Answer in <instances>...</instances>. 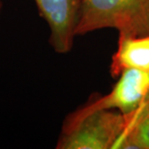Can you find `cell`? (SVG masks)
Segmentation results:
<instances>
[{
    "mask_svg": "<svg viewBox=\"0 0 149 149\" xmlns=\"http://www.w3.org/2000/svg\"><path fill=\"white\" fill-rule=\"evenodd\" d=\"M125 116V127L113 149H149V90L139 107Z\"/></svg>",
    "mask_w": 149,
    "mask_h": 149,
    "instance_id": "obj_6",
    "label": "cell"
},
{
    "mask_svg": "<svg viewBox=\"0 0 149 149\" xmlns=\"http://www.w3.org/2000/svg\"><path fill=\"white\" fill-rule=\"evenodd\" d=\"M125 69L149 72V35L118 38L117 49L111 64V74L113 77H117Z\"/></svg>",
    "mask_w": 149,
    "mask_h": 149,
    "instance_id": "obj_5",
    "label": "cell"
},
{
    "mask_svg": "<svg viewBox=\"0 0 149 149\" xmlns=\"http://www.w3.org/2000/svg\"><path fill=\"white\" fill-rule=\"evenodd\" d=\"M1 8H2V2H1V0H0V11H1Z\"/></svg>",
    "mask_w": 149,
    "mask_h": 149,
    "instance_id": "obj_7",
    "label": "cell"
},
{
    "mask_svg": "<svg viewBox=\"0 0 149 149\" xmlns=\"http://www.w3.org/2000/svg\"><path fill=\"white\" fill-rule=\"evenodd\" d=\"M149 90V72L138 69H125L109 94L91 99L76 111L89 113L102 109H118L126 115L139 108Z\"/></svg>",
    "mask_w": 149,
    "mask_h": 149,
    "instance_id": "obj_3",
    "label": "cell"
},
{
    "mask_svg": "<svg viewBox=\"0 0 149 149\" xmlns=\"http://www.w3.org/2000/svg\"><path fill=\"white\" fill-rule=\"evenodd\" d=\"M125 127V116L112 109L74 111L65 119L57 149H113Z\"/></svg>",
    "mask_w": 149,
    "mask_h": 149,
    "instance_id": "obj_2",
    "label": "cell"
},
{
    "mask_svg": "<svg viewBox=\"0 0 149 149\" xmlns=\"http://www.w3.org/2000/svg\"><path fill=\"white\" fill-rule=\"evenodd\" d=\"M50 30L49 44L57 53L71 52L79 19L80 0H34Z\"/></svg>",
    "mask_w": 149,
    "mask_h": 149,
    "instance_id": "obj_4",
    "label": "cell"
},
{
    "mask_svg": "<svg viewBox=\"0 0 149 149\" xmlns=\"http://www.w3.org/2000/svg\"><path fill=\"white\" fill-rule=\"evenodd\" d=\"M105 28L119 37L149 35V0H80L77 36Z\"/></svg>",
    "mask_w": 149,
    "mask_h": 149,
    "instance_id": "obj_1",
    "label": "cell"
}]
</instances>
